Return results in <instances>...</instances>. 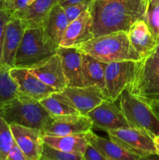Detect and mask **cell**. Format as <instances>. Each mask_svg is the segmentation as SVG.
<instances>
[{
	"label": "cell",
	"instance_id": "6da1fadb",
	"mask_svg": "<svg viewBox=\"0 0 159 160\" xmlns=\"http://www.w3.org/2000/svg\"><path fill=\"white\" fill-rule=\"evenodd\" d=\"M144 0H93L90 9L94 37L117 31L127 32L147 10Z\"/></svg>",
	"mask_w": 159,
	"mask_h": 160
},
{
	"label": "cell",
	"instance_id": "7a4b0ae2",
	"mask_svg": "<svg viewBox=\"0 0 159 160\" xmlns=\"http://www.w3.org/2000/svg\"><path fill=\"white\" fill-rule=\"evenodd\" d=\"M98 60L108 63L118 61H139L142 59L131 45L126 31H117L93 38L76 47Z\"/></svg>",
	"mask_w": 159,
	"mask_h": 160
},
{
	"label": "cell",
	"instance_id": "3957f363",
	"mask_svg": "<svg viewBox=\"0 0 159 160\" xmlns=\"http://www.w3.org/2000/svg\"><path fill=\"white\" fill-rule=\"evenodd\" d=\"M59 47L42 26L26 28L17 49L14 67L32 69L46 62L56 53Z\"/></svg>",
	"mask_w": 159,
	"mask_h": 160
},
{
	"label": "cell",
	"instance_id": "277c9868",
	"mask_svg": "<svg viewBox=\"0 0 159 160\" xmlns=\"http://www.w3.org/2000/svg\"><path fill=\"white\" fill-rule=\"evenodd\" d=\"M0 115L9 124L17 123L41 131L52 119L38 100L21 95L0 108Z\"/></svg>",
	"mask_w": 159,
	"mask_h": 160
},
{
	"label": "cell",
	"instance_id": "5b68a950",
	"mask_svg": "<svg viewBox=\"0 0 159 160\" xmlns=\"http://www.w3.org/2000/svg\"><path fill=\"white\" fill-rule=\"evenodd\" d=\"M127 89L144 102L159 98V42L149 55L137 61L133 78Z\"/></svg>",
	"mask_w": 159,
	"mask_h": 160
},
{
	"label": "cell",
	"instance_id": "8992f818",
	"mask_svg": "<svg viewBox=\"0 0 159 160\" xmlns=\"http://www.w3.org/2000/svg\"><path fill=\"white\" fill-rule=\"evenodd\" d=\"M118 100L129 128L142 130L152 138L159 135V119L147 103L131 94L127 88L123 90Z\"/></svg>",
	"mask_w": 159,
	"mask_h": 160
},
{
	"label": "cell",
	"instance_id": "52a82bcc",
	"mask_svg": "<svg viewBox=\"0 0 159 160\" xmlns=\"http://www.w3.org/2000/svg\"><path fill=\"white\" fill-rule=\"evenodd\" d=\"M109 138L142 159L157 156L153 138L142 130L122 128L106 131Z\"/></svg>",
	"mask_w": 159,
	"mask_h": 160
},
{
	"label": "cell",
	"instance_id": "ba28073f",
	"mask_svg": "<svg viewBox=\"0 0 159 160\" xmlns=\"http://www.w3.org/2000/svg\"><path fill=\"white\" fill-rule=\"evenodd\" d=\"M52 95L74 108L82 115H87L107 98L104 91L96 86H67L61 92H55Z\"/></svg>",
	"mask_w": 159,
	"mask_h": 160
},
{
	"label": "cell",
	"instance_id": "9c48e42d",
	"mask_svg": "<svg viewBox=\"0 0 159 160\" xmlns=\"http://www.w3.org/2000/svg\"><path fill=\"white\" fill-rule=\"evenodd\" d=\"M137 61L126 60L111 62L106 64L104 94L108 99H118L123 90L132 82L135 73Z\"/></svg>",
	"mask_w": 159,
	"mask_h": 160
},
{
	"label": "cell",
	"instance_id": "30bf717a",
	"mask_svg": "<svg viewBox=\"0 0 159 160\" xmlns=\"http://www.w3.org/2000/svg\"><path fill=\"white\" fill-rule=\"evenodd\" d=\"M86 116L91 120L93 128H99L104 131L129 128L119 105L118 106L115 101L108 98L101 102Z\"/></svg>",
	"mask_w": 159,
	"mask_h": 160
},
{
	"label": "cell",
	"instance_id": "8fae6325",
	"mask_svg": "<svg viewBox=\"0 0 159 160\" xmlns=\"http://www.w3.org/2000/svg\"><path fill=\"white\" fill-rule=\"evenodd\" d=\"M9 74L17 84L19 95L40 101L55 92H58L56 89L45 84L33 74L29 69L12 67L9 70Z\"/></svg>",
	"mask_w": 159,
	"mask_h": 160
},
{
	"label": "cell",
	"instance_id": "7c38bea8",
	"mask_svg": "<svg viewBox=\"0 0 159 160\" xmlns=\"http://www.w3.org/2000/svg\"><path fill=\"white\" fill-rule=\"evenodd\" d=\"M93 123L86 115L73 114L52 118L43 130L44 135L65 136L92 131Z\"/></svg>",
	"mask_w": 159,
	"mask_h": 160
},
{
	"label": "cell",
	"instance_id": "4fadbf2b",
	"mask_svg": "<svg viewBox=\"0 0 159 160\" xmlns=\"http://www.w3.org/2000/svg\"><path fill=\"white\" fill-rule=\"evenodd\" d=\"M12 137L26 160H40L43 150L44 134L41 130L10 123Z\"/></svg>",
	"mask_w": 159,
	"mask_h": 160
},
{
	"label": "cell",
	"instance_id": "5bb4252c",
	"mask_svg": "<svg viewBox=\"0 0 159 160\" xmlns=\"http://www.w3.org/2000/svg\"><path fill=\"white\" fill-rule=\"evenodd\" d=\"M25 27L19 19L11 16L6 23L2 49L0 70L14 67L15 56L25 31Z\"/></svg>",
	"mask_w": 159,
	"mask_h": 160
},
{
	"label": "cell",
	"instance_id": "9a60e30c",
	"mask_svg": "<svg viewBox=\"0 0 159 160\" xmlns=\"http://www.w3.org/2000/svg\"><path fill=\"white\" fill-rule=\"evenodd\" d=\"M92 23V16L89 8L77 18L69 23L59 46L76 48L94 38Z\"/></svg>",
	"mask_w": 159,
	"mask_h": 160
},
{
	"label": "cell",
	"instance_id": "2e32d148",
	"mask_svg": "<svg viewBox=\"0 0 159 160\" xmlns=\"http://www.w3.org/2000/svg\"><path fill=\"white\" fill-rule=\"evenodd\" d=\"M56 53L59 54L61 58L67 86H85L82 70V52L77 48L59 46Z\"/></svg>",
	"mask_w": 159,
	"mask_h": 160
},
{
	"label": "cell",
	"instance_id": "e0dca14e",
	"mask_svg": "<svg viewBox=\"0 0 159 160\" xmlns=\"http://www.w3.org/2000/svg\"><path fill=\"white\" fill-rule=\"evenodd\" d=\"M29 70L45 84L56 89L58 92L67 87V81L62 69V61L57 53L44 63Z\"/></svg>",
	"mask_w": 159,
	"mask_h": 160
},
{
	"label": "cell",
	"instance_id": "ac0fdd59",
	"mask_svg": "<svg viewBox=\"0 0 159 160\" xmlns=\"http://www.w3.org/2000/svg\"><path fill=\"white\" fill-rule=\"evenodd\" d=\"M57 3L59 0H34L24 9L11 16L19 19L25 28L43 27L50 11Z\"/></svg>",
	"mask_w": 159,
	"mask_h": 160
},
{
	"label": "cell",
	"instance_id": "d6986e66",
	"mask_svg": "<svg viewBox=\"0 0 159 160\" xmlns=\"http://www.w3.org/2000/svg\"><path fill=\"white\" fill-rule=\"evenodd\" d=\"M127 34L131 45L141 58L149 55L159 42L145 20L136 21L127 31Z\"/></svg>",
	"mask_w": 159,
	"mask_h": 160
},
{
	"label": "cell",
	"instance_id": "ffe728a7",
	"mask_svg": "<svg viewBox=\"0 0 159 160\" xmlns=\"http://www.w3.org/2000/svg\"><path fill=\"white\" fill-rule=\"evenodd\" d=\"M89 143L93 145L106 158V160H140V156L125 149L112 139L101 138L92 131L87 133Z\"/></svg>",
	"mask_w": 159,
	"mask_h": 160
},
{
	"label": "cell",
	"instance_id": "44dd1931",
	"mask_svg": "<svg viewBox=\"0 0 159 160\" xmlns=\"http://www.w3.org/2000/svg\"><path fill=\"white\" fill-rule=\"evenodd\" d=\"M44 142L58 149L83 157L88 138L87 133L65 136L44 135Z\"/></svg>",
	"mask_w": 159,
	"mask_h": 160
},
{
	"label": "cell",
	"instance_id": "7402d4cb",
	"mask_svg": "<svg viewBox=\"0 0 159 160\" xmlns=\"http://www.w3.org/2000/svg\"><path fill=\"white\" fill-rule=\"evenodd\" d=\"M106 64L90 55L82 52V70L84 85L96 86L102 89L104 92Z\"/></svg>",
	"mask_w": 159,
	"mask_h": 160
},
{
	"label": "cell",
	"instance_id": "603a6c76",
	"mask_svg": "<svg viewBox=\"0 0 159 160\" xmlns=\"http://www.w3.org/2000/svg\"><path fill=\"white\" fill-rule=\"evenodd\" d=\"M69 23L70 21L65 15L63 7L59 3H57L50 11L43 28L48 36L59 46Z\"/></svg>",
	"mask_w": 159,
	"mask_h": 160
},
{
	"label": "cell",
	"instance_id": "cb8c5ba5",
	"mask_svg": "<svg viewBox=\"0 0 159 160\" xmlns=\"http://www.w3.org/2000/svg\"><path fill=\"white\" fill-rule=\"evenodd\" d=\"M39 102L52 118L80 113L76 109L55 97L52 94L46 98H42Z\"/></svg>",
	"mask_w": 159,
	"mask_h": 160
},
{
	"label": "cell",
	"instance_id": "d4e9b609",
	"mask_svg": "<svg viewBox=\"0 0 159 160\" xmlns=\"http://www.w3.org/2000/svg\"><path fill=\"white\" fill-rule=\"evenodd\" d=\"M18 95V87L11 78L9 70H0V108Z\"/></svg>",
	"mask_w": 159,
	"mask_h": 160
},
{
	"label": "cell",
	"instance_id": "484cf974",
	"mask_svg": "<svg viewBox=\"0 0 159 160\" xmlns=\"http://www.w3.org/2000/svg\"><path fill=\"white\" fill-rule=\"evenodd\" d=\"M13 142L10 125L0 115V160H6Z\"/></svg>",
	"mask_w": 159,
	"mask_h": 160
},
{
	"label": "cell",
	"instance_id": "4316f807",
	"mask_svg": "<svg viewBox=\"0 0 159 160\" xmlns=\"http://www.w3.org/2000/svg\"><path fill=\"white\" fill-rule=\"evenodd\" d=\"M40 160H84L82 156L63 152L45 142Z\"/></svg>",
	"mask_w": 159,
	"mask_h": 160
},
{
	"label": "cell",
	"instance_id": "83f0119b",
	"mask_svg": "<svg viewBox=\"0 0 159 160\" xmlns=\"http://www.w3.org/2000/svg\"><path fill=\"white\" fill-rule=\"evenodd\" d=\"M144 20L154 36L159 40V4L148 7Z\"/></svg>",
	"mask_w": 159,
	"mask_h": 160
},
{
	"label": "cell",
	"instance_id": "f1b7e54d",
	"mask_svg": "<svg viewBox=\"0 0 159 160\" xmlns=\"http://www.w3.org/2000/svg\"><path fill=\"white\" fill-rule=\"evenodd\" d=\"M33 0H0V9H3L10 12H14L24 9Z\"/></svg>",
	"mask_w": 159,
	"mask_h": 160
},
{
	"label": "cell",
	"instance_id": "f546056e",
	"mask_svg": "<svg viewBox=\"0 0 159 160\" xmlns=\"http://www.w3.org/2000/svg\"><path fill=\"white\" fill-rule=\"evenodd\" d=\"M90 6V5L87 4V3H78V4L70 5L63 9L69 21L71 22L77 18L84 11L89 9Z\"/></svg>",
	"mask_w": 159,
	"mask_h": 160
},
{
	"label": "cell",
	"instance_id": "4dcf8cb0",
	"mask_svg": "<svg viewBox=\"0 0 159 160\" xmlns=\"http://www.w3.org/2000/svg\"><path fill=\"white\" fill-rule=\"evenodd\" d=\"M11 17L10 12L3 9H0V62H1L2 49L3 39H4L5 29L6 23Z\"/></svg>",
	"mask_w": 159,
	"mask_h": 160
},
{
	"label": "cell",
	"instance_id": "1f68e13d",
	"mask_svg": "<svg viewBox=\"0 0 159 160\" xmlns=\"http://www.w3.org/2000/svg\"><path fill=\"white\" fill-rule=\"evenodd\" d=\"M84 160H106V158L93 145L89 143L87 145L84 155Z\"/></svg>",
	"mask_w": 159,
	"mask_h": 160
},
{
	"label": "cell",
	"instance_id": "d6a6232c",
	"mask_svg": "<svg viewBox=\"0 0 159 160\" xmlns=\"http://www.w3.org/2000/svg\"><path fill=\"white\" fill-rule=\"evenodd\" d=\"M6 160H26V156L23 154V151L15 141L9 149Z\"/></svg>",
	"mask_w": 159,
	"mask_h": 160
},
{
	"label": "cell",
	"instance_id": "836d02e7",
	"mask_svg": "<svg viewBox=\"0 0 159 160\" xmlns=\"http://www.w3.org/2000/svg\"><path fill=\"white\" fill-rule=\"evenodd\" d=\"M93 0H59V3L63 8L66 6H70V5L78 4V3H87L90 5L92 3Z\"/></svg>",
	"mask_w": 159,
	"mask_h": 160
},
{
	"label": "cell",
	"instance_id": "e575fe53",
	"mask_svg": "<svg viewBox=\"0 0 159 160\" xmlns=\"http://www.w3.org/2000/svg\"><path fill=\"white\" fill-rule=\"evenodd\" d=\"M147 102L149 105V106L151 108L153 112L155 113L157 118L159 119V98L154 100H151V101L148 102Z\"/></svg>",
	"mask_w": 159,
	"mask_h": 160
},
{
	"label": "cell",
	"instance_id": "d590c367",
	"mask_svg": "<svg viewBox=\"0 0 159 160\" xmlns=\"http://www.w3.org/2000/svg\"><path fill=\"white\" fill-rule=\"evenodd\" d=\"M153 141H154V146L156 148V153L157 156H159V135H156L153 137Z\"/></svg>",
	"mask_w": 159,
	"mask_h": 160
},
{
	"label": "cell",
	"instance_id": "8d00e7d4",
	"mask_svg": "<svg viewBox=\"0 0 159 160\" xmlns=\"http://www.w3.org/2000/svg\"><path fill=\"white\" fill-rule=\"evenodd\" d=\"M157 4H159V0H149V5H148V7H153V6H156V5Z\"/></svg>",
	"mask_w": 159,
	"mask_h": 160
},
{
	"label": "cell",
	"instance_id": "74e56055",
	"mask_svg": "<svg viewBox=\"0 0 159 160\" xmlns=\"http://www.w3.org/2000/svg\"><path fill=\"white\" fill-rule=\"evenodd\" d=\"M145 1V2L147 3V6H148V5H149V0H144Z\"/></svg>",
	"mask_w": 159,
	"mask_h": 160
},
{
	"label": "cell",
	"instance_id": "f35d334b",
	"mask_svg": "<svg viewBox=\"0 0 159 160\" xmlns=\"http://www.w3.org/2000/svg\"><path fill=\"white\" fill-rule=\"evenodd\" d=\"M33 1H34V0H33Z\"/></svg>",
	"mask_w": 159,
	"mask_h": 160
}]
</instances>
